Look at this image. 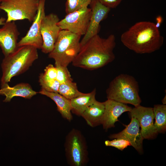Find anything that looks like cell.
Instances as JSON below:
<instances>
[{"instance_id": "cell-1", "label": "cell", "mask_w": 166, "mask_h": 166, "mask_svg": "<svg viewBox=\"0 0 166 166\" xmlns=\"http://www.w3.org/2000/svg\"><path fill=\"white\" fill-rule=\"evenodd\" d=\"M116 38L112 34L107 38L98 34L91 38L80 47L72 62L73 66L88 70L102 67L113 61L115 58L113 50Z\"/></svg>"}, {"instance_id": "cell-2", "label": "cell", "mask_w": 166, "mask_h": 166, "mask_svg": "<svg viewBox=\"0 0 166 166\" xmlns=\"http://www.w3.org/2000/svg\"><path fill=\"white\" fill-rule=\"evenodd\" d=\"M122 44L129 49L140 54L150 53L160 49L164 41L155 23L149 21L137 22L124 32Z\"/></svg>"}, {"instance_id": "cell-3", "label": "cell", "mask_w": 166, "mask_h": 166, "mask_svg": "<svg viewBox=\"0 0 166 166\" xmlns=\"http://www.w3.org/2000/svg\"><path fill=\"white\" fill-rule=\"evenodd\" d=\"M38 58L37 49L28 45L18 47L13 52L5 56L1 64V85L26 71Z\"/></svg>"}, {"instance_id": "cell-4", "label": "cell", "mask_w": 166, "mask_h": 166, "mask_svg": "<svg viewBox=\"0 0 166 166\" xmlns=\"http://www.w3.org/2000/svg\"><path fill=\"white\" fill-rule=\"evenodd\" d=\"M139 91L136 79L129 75L121 73L111 81L106 92L107 99L136 107L141 102Z\"/></svg>"}, {"instance_id": "cell-5", "label": "cell", "mask_w": 166, "mask_h": 166, "mask_svg": "<svg viewBox=\"0 0 166 166\" xmlns=\"http://www.w3.org/2000/svg\"><path fill=\"white\" fill-rule=\"evenodd\" d=\"M81 36L61 30L49 57L53 59L55 65L67 67L72 62L80 49Z\"/></svg>"}, {"instance_id": "cell-6", "label": "cell", "mask_w": 166, "mask_h": 166, "mask_svg": "<svg viewBox=\"0 0 166 166\" xmlns=\"http://www.w3.org/2000/svg\"><path fill=\"white\" fill-rule=\"evenodd\" d=\"M65 156L71 166H84L89 159L86 139L81 131L73 128L66 135L65 143Z\"/></svg>"}, {"instance_id": "cell-7", "label": "cell", "mask_w": 166, "mask_h": 166, "mask_svg": "<svg viewBox=\"0 0 166 166\" xmlns=\"http://www.w3.org/2000/svg\"><path fill=\"white\" fill-rule=\"evenodd\" d=\"M39 0H2L0 9L7 14L6 22L27 19L34 20L38 10Z\"/></svg>"}, {"instance_id": "cell-8", "label": "cell", "mask_w": 166, "mask_h": 166, "mask_svg": "<svg viewBox=\"0 0 166 166\" xmlns=\"http://www.w3.org/2000/svg\"><path fill=\"white\" fill-rule=\"evenodd\" d=\"M91 14V9L84 7L67 14L57 24L61 30L69 31L81 36L84 35L88 30Z\"/></svg>"}, {"instance_id": "cell-9", "label": "cell", "mask_w": 166, "mask_h": 166, "mask_svg": "<svg viewBox=\"0 0 166 166\" xmlns=\"http://www.w3.org/2000/svg\"><path fill=\"white\" fill-rule=\"evenodd\" d=\"M60 21L57 15L50 13L43 18L41 25V33L43 40L41 49L45 53H49L53 49L61 30L57 25Z\"/></svg>"}, {"instance_id": "cell-10", "label": "cell", "mask_w": 166, "mask_h": 166, "mask_svg": "<svg viewBox=\"0 0 166 166\" xmlns=\"http://www.w3.org/2000/svg\"><path fill=\"white\" fill-rule=\"evenodd\" d=\"M129 112L131 117H134L138 121L144 139H152L157 135L154 126V116L152 108L140 105L132 108Z\"/></svg>"}, {"instance_id": "cell-11", "label": "cell", "mask_w": 166, "mask_h": 166, "mask_svg": "<svg viewBox=\"0 0 166 166\" xmlns=\"http://www.w3.org/2000/svg\"><path fill=\"white\" fill-rule=\"evenodd\" d=\"M45 0H39L36 17L26 35L18 43V47L30 45L38 49H41L43 40L41 33L42 20L45 15Z\"/></svg>"}, {"instance_id": "cell-12", "label": "cell", "mask_w": 166, "mask_h": 166, "mask_svg": "<svg viewBox=\"0 0 166 166\" xmlns=\"http://www.w3.org/2000/svg\"><path fill=\"white\" fill-rule=\"evenodd\" d=\"M89 5L91 10V16L88 30L80 41V47L91 38L98 34L100 22L106 18L111 9L98 0H91Z\"/></svg>"}, {"instance_id": "cell-13", "label": "cell", "mask_w": 166, "mask_h": 166, "mask_svg": "<svg viewBox=\"0 0 166 166\" xmlns=\"http://www.w3.org/2000/svg\"><path fill=\"white\" fill-rule=\"evenodd\" d=\"M125 128L121 132L111 135V139L122 138L128 140L131 146H133L140 154L143 152V137L137 120L131 117L130 123L125 125Z\"/></svg>"}, {"instance_id": "cell-14", "label": "cell", "mask_w": 166, "mask_h": 166, "mask_svg": "<svg viewBox=\"0 0 166 166\" xmlns=\"http://www.w3.org/2000/svg\"><path fill=\"white\" fill-rule=\"evenodd\" d=\"M0 28V47L5 56L18 47L17 40L20 33L14 21L5 22Z\"/></svg>"}, {"instance_id": "cell-15", "label": "cell", "mask_w": 166, "mask_h": 166, "mask_svg": "<svg viewBox=\"0 0 166 166\" xmlns=\"http://www.w3.org/2000/svg\"><path fill=\"white\" fill-rule=\"evenodd\" d=\"M104 103L105 110L101 124L105 130L114 127L115 123L119 121V117L125 112H130L132 108L127 104L111 99H107Z\"/></svg>"}, {"instance_id": "cell-16", "label": "cell", "mask_w": 166, "mask_h": 166, "mask_svg": "<svg viewBox=\"0 0 166 166\" xmlns=\"http://www.w3.org/2000/svg\"><path fill=\"white\" fill-rule=\"evenodd\" d=\"M37 93L29 84L24 83L17 84L12 87H10L8 83H6L1 85L0 89V95L6 97L3 100L4 102L10 101L15 97L30 99Z\"/></svg>"}, {"instance_id": "cell-17", "label": "cell", "mask_w": 166, "mask_h": 166, "mask_svg": "<svg viewBox=\"0 0 166 166\" xmlns=\"http://www.w3.org/2000/svg\"><path fill=\"white\" fill-rule=\"evenodd\" d=\"M105 110L104 102L96 100L81 114L88 124L94 127L101 124Z\"/></svg>"}, {"instance_id": "cell-18", "label": "cell", "mask_w": 166, "mask_h": 166, "mask_svg": "<svg viewBox=\"0 0 166 166\" xmlns=\"http://www.w3.org/2000/svg\"><path fill=\"white\" fill-rule=\"evenodd\" d=\"M38 93L49 97L55 103L58 111L64 118L69 121L72 120L70 100L67 99L58 93L49 92L43 89Z\"/></svg>"}, {"instance_id": "cell-19", "label": "cell", "mask_w": 166, "mask_h": 166, "mask_svg": "<svg viewBox=\"0 0 166 166\" xmlns=\"http://www.w3.org/2000/svg\"><path fill=\"white\" fill-rule=\"evenodd\" d=\"M96 92L95 89L90 93H84L71 99V112L78 116H81L87 108L96 100Z\"/></svg>"}, {"instance_id": "cell-20", "label": "cell", "mask_w": 166, "mask_h": 166, "mask_svg": "<svg viewBox=\"0 0 166 166\" xmlns=\"http://www.w3.org/2000/svg\"><path fill=\"white\" fill-rule=\"evenodd\" d=\"M152 109L155 119V129L157 133H164L166 130V105H155Z\"/></svg>"}, {"instance_id": "cell-21", "label": "cell", "mask_w": 166, "mask_h": 166, "mask_svg": "<svg viewBox=\"0 0 166 166\" xmlns=\"http://www.w3.org/2000/svg\"><path fill=\"white\" fill-rule=\"evenodd\" d=\"M58 93L70 100L84 93L79 91L76 83L73 81H68L60 84Z\"/></svg>"}, {"instance_id": "cell-22", "label": "cell", "mask_w": 166, "mask_h": 166, "mask_svg": "<svg viewBox=\"0 0 166 166\" xmlns=\"http://www.w3.org/2000/svg\"><path fill=\"white\" fill-rule=\"evenodd\" d=\"M39 81L42 89L49 92L58 93L60 83L56 79H46L40 74Z\"/></svg>"}, {"instance_id": "cell-23", "label": "cell", "mask_w": 166, "mask_h": 166, "mask_svg": "<svg viewBox=\"0 0 166 166\" xmlns=\"http://www.w3.org/2000/svg\"><path fill=\"white\" fill-rule=\"evenodd\" d=\"M91 0H67L65 11L67 14L73 12L84 7H88Z\"/></svg>"}, {"instance_id": "cell-24", "label": "cell", "mask_w": 166, "mask_h": 166, "mask_svg": "<svg viewBox=\"0 0 166 166\" xmlns=\"http://www.w3.org/2000/svg\"><path fill=\"white\" fill-rule=\"evenodd\" d=\"M57 70V74L56 79L60 84L68 81H73L71 75L67 67L61 65H55Z\"/></svg>"}, {"instance_id": "cell-25", "label": "cell", "mask_w": 166, "mask_h": 166, "mask_svg": "<svg viewBox=\"0 0 166 166\" xmlns=\"http://www.w3.org/2000/svg\"><path fill=\"white\" fill-rule=\"evenodd\" d=\"M105 144L106 146H111L115 147L121 150H123L131 144L128 140L122 138H115L111 140H106Z\"/></svg>"}, {"instance_id": "cell-26", "label": "cell", "mask_w": 166, "mask_h": 166, "mask_svg": "<svg viewBox=\"0 0 166 166\" xmlns=\"http://www.w3.org/2000/svg\"><path fill=\"white\" fill-rule=\"evenodd\" d=\"M57 74V70L56 67L50 64L46 67L44 73L40 74L45 79L53 80L56 79Z\"/></svg>"}, {"instance_id": "cell-27", "label": "cell", "mask_w": 166, "mask_h": 166, "mask_svg": "<svg viewBox=\"0 0 166 166\" xmlns=\"http://www.w3.org/2000/svg\"><path fill=\"white\" fill-rule=\"evenodd\" d=\"M103 5L111 9L117 7L123 0H98Z\"/></svg>"}, {"instance_id": "cell-28", "label": "cell", "mask_w": 166, "mask_h": 166, "mask_svg": "<svg viewBox=\"0 0 166 166\" xmlns=\"http://www.w3.org/2000/svg\"><path fill=\"white\" fill-rule=\"evenodd\" d=\"M156 23L155 24L156 27L159 29L163 21L162 17L160 15L158 16L156 18Z\"/></svg>"}, {"instance_id": "cell-29", "label": "cell", "mask_w": 166, "mask_h": 166, "mask_svg": "<svg viewBox=\"0 0 166 166\" xmlns=\"http://www.w3.org/2000/svg\"><path fill=\"white\" fill-rule=\"evenodd\" d=\"M6 19L3 17L0 18V25H3L5 23Z\"/></svg>"}, {"instance_id": "cell-30", "label": "cell", "mask_w": 166, "mask_h": 166, "mask_svg": "<svg viewBox=\"0 0 166 166\" xmlns=\"http://www.w3.org/2000/svg\"><path fill=\"white\" fill-rule=\"evenodd\" d=\"M162 102L164 105H165L166 103V95L163 98L162 101Z\"/></svg>"}, {"instance_id": "cell-31", "label": "cell", "mask_w": 166, "mask_h": 166, "mask_svg": "<svg viewBox=\"0 0 166 166\" xmlns=\"http://www.w3.org/2000/svg\"><path fill=\"white\" fill-rule=\"evenodd\" d=\"M2 0H0V3L1 2V1H2Z\"/></svg>"}]
</instances>
